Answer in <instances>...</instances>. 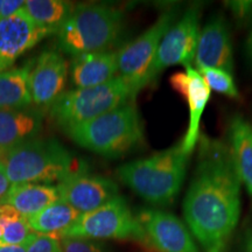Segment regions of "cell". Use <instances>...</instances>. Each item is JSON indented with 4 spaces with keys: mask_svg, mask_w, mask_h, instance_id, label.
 Masks as SVG:
<instances>
[{
    "mask_svg": "<svg viewBox=\"0 0 252 252\" xmlns=\"http://www.w3.org/2000/svg\"><path fill=\"white\" fill-rule=\"evenodd\" d=\"M47 36L32 20L24 6L14 14L0 19V70L12 68L14 62Z\"/></svg>",
    "mask_w": 252,
    "mask_h": 252,
    "instance_id": "5bb4252c",
    "label": "cell"
},
{
    "mask_svg": "<svg viewBox=\"0 0 252 252\" xmlns=\"http://www.w3.org/2000/svg\"><path fill=\"white\" fill-rule=\"evenodd\" d=\"M24 8L32 20L47 35L58 34L62 25L67 21L74 5L64 0H27Z\"/></svg>",
    "mask_w": 252,
    "mask_h": 252,
    "instance_id": "7402d4cb",
    "label": "cell"
},
{
    "mask_svg": "<svg viewBox=\"0 0 252 252\" xmlns=\"http://www.w3.org/2000/svg\"><path fill=\"white\" fill-rule=\"evenodd\" d=\"M37 234H32L26 242L21 244H5L0 242V252H27L28 248Z\"/></svg>",
    "mask_w": 252,
    "mask_h": 252,
    "instance_id": "4316f807",
    "label": "cell"
},
{
    "mask_svg": "<svg viewBox=\"0 0 252 252\" xmlns=\"http://www.w3.org/2000/svg\"><path fill=\"white\" fill-rule=\"evenodd\" d=\"M11 181H9L7 173H6V168L4 166V163L0 161V201L1 198L7 194V191L11 188Z\"/></svg>",
    "mask_w": 252,
    "mask_h": 252,
    "instance_id": "f1b7e54d",
    "label": "cell"
},
{
    "mask_svg": "<svg viewBox=\"0 0 252 252\" xmlns=\"http://www.w3.org/2000/svg\"><path fill=\"white\" fill-rule=\"evenodd\" d=\"M228 146L239 180L252 198V125L242 116L230 121Z\"/></svg>",
    "mask_w": 252,
    "mask_h": 252,
    "instance_id": "ac0fdd59",
    "label": "cell"
},
{
    "mask_svg": "<svg viewBox=\"0 0 252 252\" xmlns=\"http://www.w3.org/2000/svg\"><path fill=\"white\" fill-rule=\"evenodd\" d=\"M42 123L43 112L40 109L0 110V154L35 139Z\"/></svg>",
    "mask_w": 252,
    "mask_h": 252,
    "instance_id": "2e32d148",
    "label": "cell"
},
{
    "mask_svg": "<svg viewBox=\"0 0 252 252\" xmlns=\"http://www.w3.org/2000/svg\"><path fill=\"white\" fill-rule=\"evenodd\" d=\"M228 7L231 13L238 19H248L252 13V1L251 0H235V1H226Z\"/></svg>",
    "mask_w": 252,
    "mask_h": 252,
    "instance_id": "484cf974",
    "label": "cell"
},
{
    "mask_svg": "<svg viewBox=\"0 0 252 252\" xmlns=\"http://www.w3.org/2000/svg\"><path fill=\"white\" fill-rule=\"evenodd\" d=\"M250 19H251V23H252V13H251V17H250Z\"/></svg>",
    "mask_w": 252,
    "mask_h": 252,
    "instance_id": "d6a6232c",
    "label": "cell"
},
{
    "mask_svg": "<svg viewBox=\"0 0 252 252\" xmlns=\"http://www.w3.org/2000/svg\"><path fill=\"white\" fill-rule=\"evenodd\" d=\"M241 188L228 144L202 135L186 193L185 222L201 252H225L241 216Z\"/></svg>",
    "mask_w": 252,
    "mask_h": 252,
    "instance_id": "6da1fadb",
    "label": "cell"
},
{
    "mask_svg": "<svg viewBox=\"0 0 252 252\" xmlns=\"http://www.w3.org/2000/svg\"><path fill=\"white\" fill-rule=\"evenodd\" d=\"M25 1H18V0H1V19L14 14L23 7Z\"/></svg>",
    "mask_w": 252,
    "mask_h": 252,
    "instance_id": "83f0119b",
    "label": "cell"
},
{
    "mask_svg": "<svg viewBox=\"0 0 252 252\" xmlns=\"http://www.w3.org/2000/svg\"><path fill=\"white\" fill-rule=\"evenodd\" d=\"M124 25L121 7L102 2L78 4L56 34L58 46L74 56L110 52L121 39Z\"/></svg>",
    "mask_w": 252,
    "mask_h": 252,
    "instance_id": "3957f363",
    "label": "cell"
},
{
    "mask_svg": "<svg viewBox=\"0 0 252 252\" xmlns=\"http://www.w3.org/2000/svg\"><path fill=\"white\" fill-rule=\"evenodd\" d=\"M27 252H62L60 239L49 235L37 234Z\"/></svg>",
    "mask_w": 252,
    "mask_h": 252,
    "instance_id": "d4e9b609",
    "label": "cell"
},
{
    "mask_svg": "<svg viewBox=\"0 0 252 252\" xmlns=\"http://www.w3.org/2000/svg\"><path fill=\"white\" fill-rule=\"evenodd\" d=\"M0 161L12 185H50L84 169L56 139L35 138L1 153Z\"/></svg>",
    "mask_w": 252,
    "mask_h": 252,
    "instance_id": "5b68a950",
    "label": "cell"
},
{
    "mask_svg": "<svg viewBox=\"0 0 252 252\" xmlns=\"http://www.w3.org/2000/svg\"><path fill=\"white\" fill-rule=\"evenodd\" d=\"M189 158L179 141L169 149L119 166L116 174L146 202L165 207L180 193L187 175Z\"/></svg>",
    "mask_w": 252,
    "mask_h": 252,
    "instance_id": "7a4b0ae2",
    "label": "cell"
},
{
    "mask_svg": "<svg viewBox=\"0 0 252 252\" xmlns=\"http://www.w3.org/2000/svg\"><path fill=\"white\" fill-rule=\"evenodd\" d=\"M81 214L61 198L37 214L27 217L31 230L36 234L59 238L76 222Z\"/></svg>",
    "mask_w": 252,
    "mask_h": 252,
    "instance_id": "ffe728a7",
    "label": "cell"
},
{
    "mask_svg": "<svg viewBox=\"0 0 252 252\" xmlns=\"http://www.w3.org/2000/svg\"><path fill=\"white\" fill-rule=\"evenodd\" d=\"M69 65L64 58L55 50H46L30 67L28 89L32 102L39 108H50L64 93Z\"/></svg>",
    "mask_w": 252,
    "mask_h": 252,
    "instance_id": "4fadbf2b",
    "label": "cell"
},
{
    "mask_svg": "<svg viewBox=\"0 0 252 252\" xmlns=\"http://www.w3.org/2000/svg\"><path fill=\"white\" fill-rule=\"evenodd\" d=\"M69 71L76 89L100 86L118 75V53L110 50L74 56Z\"/></svg>",
    "mask_w": 252,
    "mask_h": 252,
    "instance_id": "e0dca14e",
    "label": "cell"
},
{
    "mask_svg": "<svg viewBox=\"0 0 252 252\" xmlns=\"http://www.w3.org/2000/svg\"><path fill=\"white\" fill-rule=\"evenodd\" d=\"M176 12L169 8L137 39L118 50V75L130 84L135 96L146 87V78L160 43L175 23Z\"/></svg>",
    "mask_w": 252,
    "mask_h": 252,
    "instance_id": "9c48e42d",
    "label": "cell"
},
{
    "mask_svg": "<svg viewBox=\"0 0 252 252\" xmlns=\"http://www.w3.org/2000/svg\"><path fill=\"white\" fill-rule=\"evenodd\" d=\"M146 245L158 252H201L186 223L159 209H143L135 215Z\"/></svg>",
    "mask_w": 252,
    "mask_h": 252,
    "instance_id": "30bf717a",
    "label": "cell"
},
{
    "mask_svg": "<svg viewBox=\"0 0 252 252\" xmlns=\"http://www.w3.org/2000/svg\"><path fill=\"white\" fill-rule=\"evenodd\" d=\"M62 252H109L108 248L99 241L84 237L60 238Z\"/></svg>",
    "mask_w": 252,
    "mask_h": 252,
    "instance_id": "cb8c5ba5",
    "label": "cell"
},
{
    "mask_svg": "<svg viewBox=\"0 0 252 252\" xmlns=\"http://www.w3.org/2000/svg\"><path fill=\"white\" fill-rule=\"evenodd\" d=\"M130 84L117 75L97 87L64 91L49 108V115L64 131L134 100Z\"/></svg>",
    "mask_w": 252,
    "mask_h": 252,
    "instance_id": "8992f818",
    "label": "cell"
},
{
    "mask_svg": "<svg viewBox=\"0 0 252 252\" xmlns=\"http://www.w3.org/2000/svg\"><path fill=\"white\" fill-rule=\"evenodd\" d=\"M169 84L173 90L184 97L188 105V128L180 141L184 152L191 156L200 139L201 118L209 103L212 90L193 65L174 72L169 78Z\"/></svg>",
    "mask_w": 252,
    "mask_h": 252,
    "instance_id": "7c38bea8",
    "label": "cell"
},
{
    "mask_svg": "<svg viewBox=\"0 0 252 252\" xmlns=\"http://www.w3.org/2000/svg\"><path fill=\"white\" fill-rule=\"evenodd\" d=\"M60 200L56 186L41 184L12 185L0 204H7L25 217L32 216Z\"/></svg>",
    "mask_w": 252,
    "mask_h": 252,
    "instance_id": "d6986e66",
    "label": "cell"
},
{
    "mask_svg": "<svg viewBox=\"0 0 252 252\" xmlns=\"http://www.w3.org/2000/svg\"><path fill=\"white\" fill-rule=\"evenodd\" d=\"M56 187L60 198L80 214L94 212L121 195L116 182L105 176L89 174L84 169L63 179Z\"/></svg>",
    "mask_w": 252,
    "mask_h": 252,
    "instance_id": "8fae6325",
    "label": "cell"
},
{
    "mask_svg": "<svg viewBox=\"0 0 252 252\" xmlns=\"http://www.w3.org/2000/svg\"><path fill=\"white\" fill-rule=\"evenodd\" d=\"M245 249H247V252H252V235L248 237L247 243H245Z\"/></svg>",
    "mask_w": 252,
    "mask_h": 252,
    "instance_id": "4dcf8cb0",
    "label": "cell"
},
{
    "mask_svg": "<svg viewBox=\"0 0 252 252\" xmlns=\"http://www.w3.org/2000/svg\"><path fill=\"white\" fill-rule=\"evenodd\" d=\"M61 237H84L90 239H118L146 243L143 229L127 202L118 195L94 212L81 214L76 222ZM60 237V238H61Z\"/></svg>",
    "mask_w": 252,
    "mask_h": 252,
    "instance_id": "52a82bcc",
    "label": "cell"
},
{
    "mask_svg": "<svg viewBox=\"0 0 252 252\" xmlns=\"http://www.w3.org/2000/svg\"><path fill=\"white\" fill-rule=\"evenodd\" d=\"M30 67L0 70V110L31 108L33 102L28 89Z\"/></svg>",
    "mask_w": 252,
    "mask_h": 252,
    "instance_id": "44dd1931",
    "label": "cell"
},
{
    "mask_svg": "<svg viewBox=\"0 0 252 252\" xmlns=\"http://www.w3.org/2000/svg\"><path fill=\"white\" fill-rule=\"evenodd\" d=\"M0 19H1V0H0Z\"/></svg>",
    "mask_w": 252,
    "mask_h": 252,
    "instance_id": "1f68e13d",
    "label": "cell"
},
{
    "mask_svg": "<svg viewBox=\"0 0 252 252\" xmlns=\"http://www.w3.org/2000/svg\"><path fill=\"white\" fill-rule=\"evenodd\" d=\"M245 49H247V55L249 60L252 62V32L250 33V35L248 36L247 42H245Z\"/></svg>",
    "mask_w": 252,
    "mask_h": 252,
    "instance_id": "f546056e",
    "label": "cell"
},
{
    "mask_svg": "<svg viewBox=\"0 0 252 252\" xmlns=\"http://www.w3.org/2000/svg\"><path fill=\"white\" fill-rule=\"evenodd\" d=\"M196 70L200 72L210 90L231 99H239L241 96L231 72L215 68H202Z\"/></svg>",
    "mask_w": 252,
    "mask_h": 252,
    "instance_id": "603a6c76",
    "label": "cell"
},
{
    "mask_svg": "<svg viewBox=\"0 0 252 252\" xmlns=\"http://www.w3.org/2000/svg\"><path fill=\"white\" fill-rule=\"evenodd\" d=\"M195 69L215 68L234 72V50L231 37L224 18L216 15L201 27L196 54L194 60Z\"/></svg>",
    "mask_w": 252,
    "mask_h": 252,
    "instance_id": "9a60e30c",
    "label": "cell"
},
{
    "mask_svg": "<svg viewBox=\"0 0 252 252\" xmlns=\"http://www.w3.org/2000/svg\"><path fill=\"white\" fill-rule=\"evenodd\" d=\"M78 146L103 157L119 158L144 143V124L134 100L65 131Z\"/></svg>",
    "mask_w": 252,
    "mask_h": 252,
    "instance_id": "277c9868",
    "label": "cell"
},
{
    "mask_svg": "<svg viewBox=\"0 0 252 252\" xmlns=\"http://www.w3.org/2000/svg\"><path fill=\"white\" fill-rule=\"evenodd\" d=\"M201 13L202 6L200 4L189 6L167 31L147 74L146 87L156 81L160 72L167 68L173 65H184L185 68L193 65L201 32Z\"/></svg>",
    "mask_w": 252,
    "mask_h": 252,
    "instance_id": "ba28073f",
    "label": "cell"
}]
</instances>
